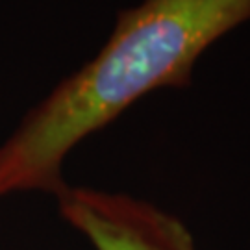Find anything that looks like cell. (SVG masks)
Segmentation results:
<instances>
[{
  "label": "cell",
  "instance_id": "cell-2",
  "mask_svg": "<svg viewBox=\"0 0 250 250\" xmlns=\"http://www.w3.org/2000/svg\"><path fill=\"white\" fill-rule=\"evenodd\" d=\"M56 198L63 221L93 250H198L182 219L150 200L69 184Z\"/></svg>",
  "mask_w": 250,
  "mask_h": 250
},
{
  "label": "cell",
  "instance_id": "cell-1",
  "mask_svg": "<svg viewBox=\"0 0 250 250\" xmlns=\"http://www.w3.org/2000/svg\"><path fill=\"white\" fill-rule=\"evenodd\" d=\"M250 19V0H143L117 13L106 45L60 82L0 145V197L67 184L63 163L146 93L189 87L198 56Z\"/></svg>",
  "mask_w": 250,
  "mask_h": 250
}]
</instances>
